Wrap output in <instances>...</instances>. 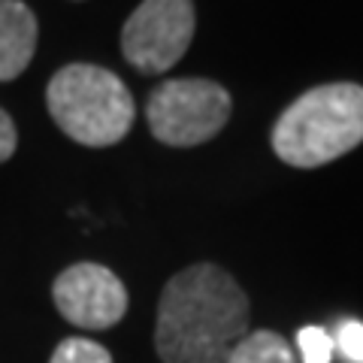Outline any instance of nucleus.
Masks as SVG:
<instances>
[{"label":"nucleus","instance_id":"nucleus-1","mask_svg":"<svg viewBox=\"0 0 363 363\" xmlns=\"http://www.w3.org/2000/svg\"><path fill=\"white\" fill-rule=\"evenodd\" d=\"M252 306L230 272L194 264L176 272L157 300L155 345L164 363H227L248 336Z\"/></svg>","mask_w":363,"mask_h":363},{"label":"nucleus","instance_id":"nucleus-2","mask_svg":"<svg viewBox=\"0 0 363 363\" xmlns=\"http://www.w3.org/2000/svg\"><path fill=\"white\" fill-rule=\"evenodd\" d=\"M269 143L288 167L333 164L363 143V85L330 82L309 88L272 124Z\"/></svg>","mask_w":363,"mask_h":363},{"label":"nucleus","instance_id":"nucleus-3","mask_svg":"<svg viewBox=\"0 0 363 363\" xmlns=\"http://www.w3.org/2000/svg\"><path fill=\"white\" fill-rule=\"evenodd\" d=\"M45 106L73 143L106 149L130 133L136 106L121 79L97 64H67L45 88Z\"/></svg>","mask_w":363,"mask_h":363},{"label":"nucleus","instance_id":"nucleus-4","mask_svg":"<svg viewBox=\"0 0 363 363\" xmlns=\"http://www.w3.org/2000/svg\"><path fill=\"white\" fill-rule=\"evenodd\" d=\"M233 100L212 79H167L149 94L145 118L155 140L173 149L209 143L230 121Z\"/></svg>","mask_w":363,"mask_h":363},{"label":"nucleus","instance_id":"nucleus-5","mask_svg":"<svg viewBox=\"0 0 363 363\" xmlns=\"http://www.w3.org/2000/svg\"><path fill=\"white\" fill-rule=\"evenodd\" d=\"M194 0H143L121 28V52L145 76L167 73L194 40Z\"/></svg>","mask_w":363,"mask_h":363},{"label":"nucleus","instance_id":"nucleus-6","mask_svg":"<svg viewBox=\"0 0 363 363\" xmlns=\"http://www.w3.org/2000/svg\"><path fill=\"white\" fill-rule=\"evenodd\" d=\"M58 312L85 330L116 327L128 312V288L104 264H73L52 285Z\"/></svg>","mask_w":363,"mask_h":363},{"label":"nucleus","instance_id":"nucleus-7","mask_svg":"<svg viewBox=\"0 0 363 363\" xmlns=\"http://www.w3.org/2000/svg\"><path fill=\"white\" fill-rule=\"evenodd\" d=\"M37 52V16L21 0H0V82L18 79Z\"/></svg>","mask_w":363,"mask_h":363},{"label":"nucleus","instance_id":"nucleus-8","mask_svg":"<svg viewBox=\"0 0 363 363\" xmlns=\"http://www.w3.org/2000/svg\"><path fill=\"white\" fill-rule=\"evenodd\" d=\"M227 363H297V354L281 333L255 330L230 351Z\"/></svg>","mask_w":363,"mask_h":363},{"label":"nucleus","instance_id":"nucleus-9","mask_svg":"<svg viewBox=\"0 0 363 363\" xmlns=\"http://www.w3.org/2000/svg\"><path fill=\"white\" fill-rule=\"evenodd\" d=\"M49 363H112V354L100 342H91V339H82V336H70V339H64V342H58Z\"/></svg>","mask_w":363,"mask_h":363},{"label":"nucleus","instance_id":"nucleus-10","mask_svg":"<svg viewBox=\"0 0 363 363\" xmlns=\"http://www.w3.org/2000/svg\"><path fill=\"white\" fill-rule=\"evenodd\" d=\"M297 348H300V360L303 363H330L336 354L333 336L321 330V327H303L297 333Z\"/></svg>","mask_w":363,"mask_h":363},{"label":"nucleus","instance_id":"nucleus-11","mask_svg":"<svg viewBox=\"0 0 363 363\" xmlns=\"http://www.w3.org/2000/svg\"><path fill=\"white\" fill-rule=\"evenodd\" d=\"M333 345L348 363H363V324L360 321H345L336 330Z\"/></svg>","mask_w":363,"mask_h":363},{"label":"nucleus","instance_id":"nucleus-12","mask_svg":"<svg viewBox=\"0 0 363 363\" xmlns=\"http://www.w3.org/2000/svg\"><path fill=\"white\" fill-rule=\"evenodd\" d=\"M16 145H18V133H16V124H13V118H9L4 109H0V164H4V161H9V157H13Z\"/></svg>","mask_w":363,"mask_h":363}]
</instances>
